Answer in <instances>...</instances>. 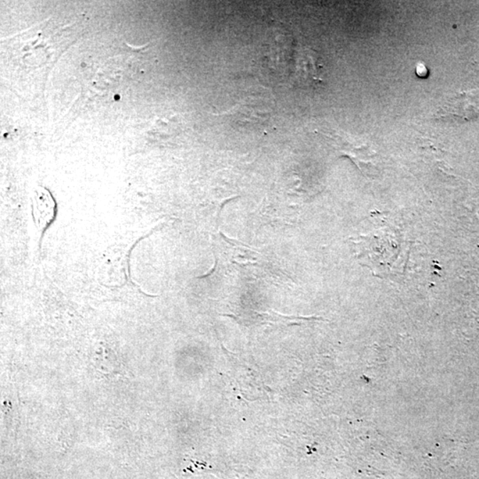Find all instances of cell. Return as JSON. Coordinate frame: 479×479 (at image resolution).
I'll return each mask as SVG.
<instances>
[{
    "instance_id": "cell-1",
    "label": "cell",
    "mask_w": 479,
    "mask_h": 479,
    "mask_svg": "<svg viewBox=\"0 0 479 479\" xmlns=\"http://www.w3.org/2000/svg\"><path fill=\"white\" fill-rule=\"evenodd\" d=\"M439 117H456L466 121L479 117V89L461 92L438 110Z\"/></svg>"
},
{
    "instance_id": "cell-2",
    "label": "cell",
    "mask_w": 479,
    "mask_h": 479,
    "mask_svg": "<svg viewBox=\"0 0 479 479\" xmlns=\"http://www.w3.org/2000/svg\"><path fill=\"white\" fill-rule=\"evenodd\" d=\"M259 316L261 318V320L263 321L264 323L267 324H280L286 325H300L303 323H307V321H316L321 320V318L318 317H302V316H284V314H280L276 312H273V311H268V312L259 313Z\"/></svg>"
},
{
    "instance_id": "cell-3",
    "label": "cell",
    "mask_w": 479,
    "mask_h": 479,
    "mask_svg": "<svg viewBox=\"0 0 479 479\" xmlns=\"http://www.w3.org/2000/svg\"><path fill=\"white\" fill-rule=\"evenodd\" d=\"M416 74L418 77H426L428 76V69L427 67L424 65V63L417 64L416 66Z\"/></svg>"
}]
</instances>
